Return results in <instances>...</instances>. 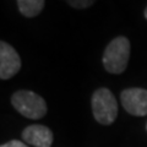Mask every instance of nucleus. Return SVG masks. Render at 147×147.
<instances>
[{
	"label": "nucleus",
	"instance_id": "nucleus-1",
	"mask_svg": "<svg viewBox=\"0 0 147 147\" xmlns=\"http://www.w3.org/2000/svg\"><path fill=\"white\" fill-rule=\"evenodd\" d=\"M130 40L124 36H118L105 47L102 63L109 74L120 75L126 70L130 59Z\"/></svg>",
	"mask_w": 147,
	"mask_h": 147
},
{
	"label": "nucleus",
	"instance_id": "nucleus-2",
	"mask_svg": "<svg viewBox=\"0 0 147 147\" xmlns=\"http://www.w3.org/2000/svg\"><path fill=\"white\" fill-rule=\"evenodd\" d=\"M11 104L21 115L32 120L42 119L48 112L44 98L28 90H18L12 93Z\"/></svg>",
	"mask_w": 147,
	"mask_h": 147
},
{
	"label": "nucleus",
	"instance_id": "nucleus-3",
	"mask_svg": "<svg viewBox=\"0 0 147 147\" xmlns=\"http://www.w3.org/2000/svg\"><path fill=\"white\" fill-rule=\"evenodd\" d=\"M92 113L97 123L102 125H112L118 117V103L107 87L97 88L91 97Z\"/></svg>",
	"mask_w": 147,
	"mask_h": 147
},
{
	"label": "nucleus",
	"instance_id": "nucleus-4",
	"mask_svg": "<svg viewBox=\"0 0 147 147\" xmlns=\"http://www.w3.org/2000/svg\"><path fill=\"white\" fill-rule=\"evenodd\" d=\"M120 100L124 109L134 117L147 115V90L130 87L121 91Z\"/></svg>",
	"mask_w": 147,
	"mask_h": 147
},
{
	"label": "nucleus",
	"instance_id": "nucleus-5",
	"mask_svg": "<svg viewBox=\"0 0 147 147\" xmlns=\"http://www.w3.org/2000/svg\"><path fill=\"white\" fill-rule=\"evenodd\" d=\"M21 58L15 48L9 43L0 42V79L9 80L13 77L21 69Z\"/></svg>",
	"mask_w": 147,
	"mask_h": 147
},
{
	"label": "nucleus",
	"instance_id": "nucleus-6",
	"mask_svg": "<svg viewBox=\"0 0 147 147\" xmlns=\"http://www.w3.org/2000/svg\"><path fill=\"white\" fill-rule=\"evenodd\" d=\"M22 140L25 144L34 147H52L54 135L48 126L33 124V125H28L24 129Z\"/></svg>",
	"mask_w": 147,
	"mask_h": 147
},
{
	"label": "nucleus",
	"instance_id": "nucleus-7",
	"mask_svg": "<svg viewBox=\"0 0 147 147\" xmlns=\"http://www.w3.org/2000/svg\"><path fill=\"white\" fill-rule=\"evenodd\" d=\"M16 4L21 15L32 18L38 16L42 12L45 5V1L44 0H17Z\"/></svg>",
	"mask_w": 147,
	"mask_h": 147
},
{
	"label": "nucleus",
	"instance_id": "nucleus-8",
	"mask_svg": "<svg viewBox=\"0 0 147 147\" xmlns=\"http://www.w3.org/2000/svg\"><path fill=\"white\" fill-rule=\"evenodd\" d=\"M66 3L75 9H86L94 4V1H92V0H67Z\"/></svg>",
	"mask_w": 147,
	"mask_h": 147
},
{
	"label": "nucleus",
	"instance_id": "nucleus-9",
	"mask_svg": "<svg viewBox=\"0 0 147 147\" xmlns=\"http://www.w3.org/2000/svg\"><path fill=\"white\" fill-rule=\"evenodd\" d=\"M0 147H28V146H27V144H25V142H22L20 140H11L9 142L3 144Z\"/></svg>",
	"mask_w": 147,
	"mask_h": 147
},
{
	"label": "nucleus",
	"instance_id": "nucleus-10",
	"mask_svg": "<svg viewBox=\"0 0 147 147\" xmlns=\"http://www.w3.org/2000/svg\"><path fill=\"white\" fill-rule=\"evenodd\" d=\"M144 16H145V18H146V20H147V6H146L145 11H144Z\"/></svg>",
	"mask_w": 147,
	"mask_h": 147
},
{
	"label": "nucleus",
	"instance_id": "nucleus-11",
	"mask_svg": "<svg viewBox=\"0 0 147 147\" xmlns=\"http://www.w3.org/2000/svg\"><path fill=\"white\" fill-rule=\"evenodd\" d=\"M146 131H147V123H146Z\"/></svg>",
	"mask_w": 147,
	"mask_h": 147
}]
</instances>
